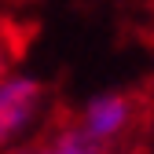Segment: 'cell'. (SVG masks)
<instances>
[{
	"instance_id": "cell-1",
	"label": "cell",
	"mask_w": 154,
	"mask_h": 154,
	"mask_svg": "<svg viewBox=\"0 0 154 154\" xmlns=\"http://www.w3.org/2000/svg\"><path fill=\"white\" fill-rule=\"evenodd\" d=\"M143 103L128 92H99L77 110L70 128L99 154H118L140 128Z\"/></svg>"
},
{
	"instance_id": "cell-2",
	"label": "cell",
	"mask_w": 154,
	"mask_h": 154,
	"mask_svg": "<svg viewBox=\"0 0 154 154\" xmlns=\"http://www.w3.org/2000/svg\"><path fill=\"white\" fill-rule=\"evenodd\" d=\"M48 110V88L26 73H4L0 77V150L22 143L29 128Z\"/></svg>"
},
{
	"instance_id": "cell-3",
	"label": "cell",
	"mask_w": 154,
	"mask_h": 154,
	"mask_svg": "<svg viewBox=\"0 0 154 154\" xmlns=\"http://www.w3.org/2000/svg\"><path fill=\"white\" fill-rule=\"evenodd\" d=\"M4 154H99V150L88 147L70 125H59V128H51V132H44V136H37V140L8 147Z\"/></svg>"
},
{
	"instance_id": "cell-4",
	"label": "cell",
	"mask_w": 154,
	"mask_h": 154,
	"mask_svg": "<svg viewBox=\"0 0 154 154\" xmlns=\"http://www.w3.org/2000/svg\"><path fill=\"white\" fill-rule=\"evenodd\" d=\"M22 51H26V44H22V26H18V18L0 15V77L15 70V63H18Z\"/></svg>"
}]
</instances>
